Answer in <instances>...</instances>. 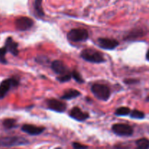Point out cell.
<instances>
[{"label":"cell","instance_id":"30bf717a","mask_svg":"<svg viewBox=\"0 0 149 149\" xmlns=\"http://www.w3.org/2000/svg\"><path fill=\"white\" fill-rule=\"evenodd\" d=\"M52 69L55 71L56 74L61 75L68 74V70L66 65L64 64L63 62L61 61H54L52 63Z\"/></svg>","mask_w":149,"mask_h":149},{"label":"cell","instance_id":"4fadbf2b","mask_svg":"<svg viewBox=\"0 0 149 149\" xmlns=\"http://www.w3.org/2000/svg\"><path fill=\"white\" fill-rule=\"evenodd\" d=\"M12 86H13L12 79H6L1 82V84H0V99H2L6 95Z\"/></svg>","mask_w":149,"mask_h":149},{"label":"cell","instance_id":"4316f807","mask_svg":"<svg viewBox=\"0 0 149 149\" xmlns=\"http://www.w3.org/2000/svg\"><path fill=\"white\" fill-rule=\"evenodd\" d=\"M146 100H147V101H149V96H148V97H147Z\"/></svg>","mask_w":149,"mask_h":149},{"label":"cell","instance_id":"7a4b0ae2","mask_svg":"<svg viewBox=\"0 0 149 149\" xmlns=\"http://www.w3.org/2000/svg\"><path fill=\"white\" fill-rule=\"evenodd\" d=\"M93 95L97 97V99L101 100H109L110 97V90L107 86L101 84H93L91 88Z\"/></svg>","mask_w":149,"mask_h":149},{"label":"cell","instance_id":"7c38bea8","mask_svg":"<svg viewBox=\"0 0 149 149\" xmlns=\"http://www.w3.org/2000/svg\"><path fill=\"white\" fill-rule=\"evenodd\" d=\"M5 47L7 48V51L11 52L13 55L17 56L18 55V49H17V43L13 41L11 37H9L7 39L5 43Z\"/></svg>","mask_w":149,"mask_h":149},{"label":"cell","instance_id":"2e32d148","mask_svg":"<svg viewBox=\"0 0 149 149\" xmlns=\"http://www.w3.org/2000/svg\"><path fill=\"white\" fill-rule=\"evenodd\" d=\"M42 0H35L34 1V9L36 10V13L38 15L43 16L44 12L42 6Z\"/></svg>","mask_w":149,"mask_h":149},{"label":"cell","instance_id":"8992f818","mask_svg":"<svg viewBox=\"0 0 149 149\" xmlns=\"http://www.w3.org/2000/svg\"><path fill=\"white\" fill-rule=\"evenodd\" d=\"M33 24V20L28 17H20L15 20L16 29L19 31L28 30L32 27Z\"/></svg>","mask_w":149,"mask_h":149},{"label":"cell","instance_id":"277c9868","mask_svg":"<svg viewBox=\"0 0 149 149\" xmlns=\"http://www.w3.org/2000/svg\"><path fill=\"white\" fill-rule=\"evenodd\" d=\"M28 143L26 139L19 137H4L0 138V147H11L24 145Z\"/></svg>","mask_w":149,"mask_h":149},{"label":"cell","instance_id":"6da1fadb","mask_svg":"<svg viewBox=\"0 0 149 149\" xmlns=\"http://www.w3.org/2000/svg\"><path fill=\"white\" fill-rule=\"evenodd\" d=\"M81 57L88 62L95 63H100L105 61L102 53L93 49H84L81 52Z\"/></svg>","mask_w":149,"mask_h":149},{"label":"cell","instance_id":"484cf974","mask_svg":"<svg viewBox=\"0 0 149 149\" xmlns=\"http://www.w3.org/2000/svg\"><path fill=\"white\" fill-rule=\"evenodd\" d=\"M146 58L148 61H149V50L148 51V52H147V54H146Z\"/></svg>","mask_w":149,"mask_h":149},{"label":"cell","instance_id":"603a6c76","mask_svg":"<svg viewBox=\"0 0 149 149\" xmlns=\"http://www.w3.org/2000/svg\"><path fill=\"white\" fill-rule=\"evenodd\" d=\"M73 147H74V149H87V146L82 145V144L79 143H73Z\"/></svg>","mask_w":149,"mask_h":149},{"label":"cell","instance_id":"3957f363","mask_svg":"<svg viewBox=\"0 0 149 149\" xmlns=\"http://www.w3.org/2000/svg\"><path fill=\"white\" fill-rule=\"evenodd\" d=\"M89 36L88 31L84 29H74L68 33L67 37L68 40L74 42H83L87 40Z\"/></svg>","mask_w":149,"mask_h":149},{"label":"cell","instance_id":"cb8c5ba5","mask_svg":"<svg viewBox=\"0 0 149 149\" xmlns=\"http://www.w3.org/2000/svg\"><path fill=\"white\" fill-rule=\"evenodd\" d=\"M142 35V31H134L132 33H130L129 37H134V36H140Z\"/></svg>","mask_w":149,"mask_h":149},{"label":"cell","instance_id":"d6986e66","mask_svg":"<svg viewBox=\"0 0 149 149\" xmlns=\"http://www.w3.org/2000/svg\"><path fill=\"white\" fill-rule=\"evenodd\" d=\"M145 114H144L143 112L141 111L138 110H133L131 112V117L134 118V119H143Z\"/></svg>","mask_w":149,"mask_h":149},{"label":"cell","instance_id":"52a82bcc","mask_svg":"<svg viewBox=\"0 0 149 149\" xmlns=\"http://www.w3.org/2000/svg\"><path fill=\"white\" fill-rule=\"evenodd\" d=\"M48 108L50 110L55 111L56 112H63L66 109V105L65 103L60 101V100H55V99H50L47 101Z\"/></svg>","mask_w":149,"mask_h":149},{"label":"cell","instance_id":"44dd1931","mask_svg":"<svg viewBox=\"0 0 149 149\" xmlns=\"http://www.w3.org/2000/svg\"><path fill=\"white\" fill-rule=\"evenodd\" d=\"M71 77L79 83H83L84 82V79H82L81 76L80 75L79 73L77 71H74L71 73Z\"/></svg>","mask_w":149,"mask_h":149},{"label":"cell","instance_id":"e0dca14e","mask_svg":"<svg viewBox=\"0 0 149 149\" xmlns=\"http://www.w3.org/2000/svg\"><path fill=\"white\" fill-rule=\"evenodd\" d=\"M130 113V109L127 107L119 108L115 112L116 116H127Z\"/></svg>","mask_w":149,"mask_h":149},{"label":"cell","instance_id":"8fae6325","mask_svg":"<svg viewBox=\"0 0 149 149\" xmlns=\"http://www.w3.org/2000/svg\"><path fill=\"white\" fill-rule=\"evenodd\" d=\"M22 130L29 135H37L42 133L45 130V128L41 127H36L32 125H24L22 127Z\"/></svg>","mask_w":149,"mask_h":149},{"label":"cell","instance_id":"9a60e30c","mask_svg":"<svg viewBox=\"0 0 149 149\" xmlns=\"http://www.w3.org/2000/svg\"><path fill=\"white\" fill-rule=\"evenodd\" d=\"M137 149H149V140L141 138L136 141Z\"/></svg>","mask_w":149,"mask_h":149},{"label":"cell","instance_id":"ba28073f","mask_svg":"<svg viewBox=\"0 0 149 149\" xmlns=\"http://www.w3.org/2000/svg\"><path fill=\"white\" fill-rule=\"evenodd\" d=\"M97 42L99 46L105 49H113L119 45V42L116 40L108 38H100Z\"/></svg>","mask_w":149,"mask_h":149},{"label":"cell","instance_id":"5bb4252c","mask_svg":"<svg viewBox=\"0 0 149 149\" xmlns=\"http://www.w3.org/2000/svg\"><path fill=\"white\" fill-rule=\"evenodd\" d=\"M80 95V93L77 90H68L65 92L63 95L61 96V98L63 100H71V99L75 98Z\"/></svg>","mask_w":149,"mask_h":149},{"label":"cell","instance_id":"d4e9b609","mask_svg":"<svg viewBox=\"0 0 149 149\" xmlns=\"http://www.w3.org/2000/svg\"><path fill=\"white\" fill-rule=\"evenodd\" d=\"M125 82L127 84H135V83L138 82V81L136 79H126L125 81Z\"/></svg>","mask_w":149,"mask_h":149},{"label":"cell","instance_id":"ffe728a7","mask_svg":"<svg viewBox=\"0 0 149 149\" xmlns=\"http://www.w3.org/2000/svg\"><path fill=\"white\" fill-rule=\"evenodd\" d=\"M7 52L6 47L0 48V62L1 63H7V61L5 59V55Z\"/></svg>","mask_w":149,"mask_h":149},{"label":"cell","instance_id":"7402d4cb","mask_svg":"<svg viewBox=\"0 0 149 149\" xmlns=\"http://www.w3.org/2000/svg\"><path fill=\"white\" fill-rule=\"evenodd\" d=\"M71 77H71V74L68 73V74H63V75H61L57 79H58V81H60L61 82H65V81H69V80L71 79Z\"/></svg>","mask_w":149,"mask_h":149},{"label":"cell","instance_id":"5b68a950","mask_svg":"<svg viewBox=\"0 0 149 149\" xmlns=\"http://www.w3.org/2000/svg\"><path fill=\"white\" fill-rule=\"evenodd\" d=\"M112 130L119 136H130L133 133V129L126 124H116L112 127Z\"/></svg>","mask_w":149,"mask_h":149},{"label":"cell","instance_id":"9c48e42d","mask_svg":"<svg viewBox=\"0 0 149 149\" xmlns=\"http://www.w3.org/2000/svg\"><path fill=\"white\" fill-rule=\"evenodd\" d=\"M70 116L73 118V119H76V120L82 122V121H84L87 119H88L89 114L86 113V112L82 111L79 108L74 107L70 111Z\"/></svg>","mask_w":149,"mask_h":149},{"label":"cell","instance_id":"ac0fdd59","mask_svg":"<svg viewBox=\"0 0 149 149\" xmlns=\"http://www.w3.org/2000/svg\"><path fill=\"white\" fill-rule=\"evenodd\" d=\"M15 120L13 119H7L3 122V126L6 129H12L15 126Z\"/></svg>","mask_w":149,"mask_h":149}]
</instances>
